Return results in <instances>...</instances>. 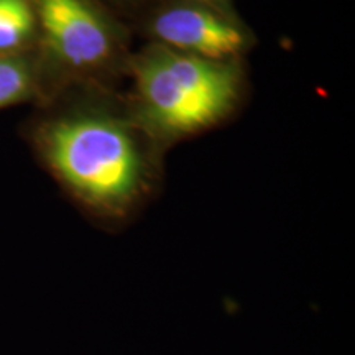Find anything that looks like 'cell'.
<instances>
[{
    "label": "cell",
    "instance_id": "cell-1",
    "mask_svg": "<svg viewBox=\"0 0 355 355\" xmlns=\"http://www.w3.org/2000/svg\"><path fill=\"white\" fill-rule=\"evenodd\" d=\"M139 125L105 110L73 107L32 125L33 150L89 214L125 220L150 191L152 159Z\"/></svg>",
    "mask_w": 355,
    "mask_h": 355
},
{
    "label": "cell",
    "instance_id": "cell-3",
    "mask_svg": "<svg viewBox=\"0 0 355 355\" xmlns=\"http://www.w3.org/2000/svg\"><path fill=\"white\" fill-rule=\"evenodd\" d=\"M35 48L55 92L107 76L125 61L122 21L97 0H35Z\"/></svg>",
    "mask_w": 355,
    "mask_h": 355
},
{
    "label": "cell",
    "instance_id": "cell-5",
    "mask_svg": "<svg viewBox=\"0 0 355 355\" xmlns=\"http://www.w3.org/2000/svg\"><path fill=\"white\" fill-rule=\"evenodd\" d=\"M55 94L37 48L20 55L0 56V109L46 101Z\"/></svg>",
    "mask_w": 355,
    "mask_h": 355
},
{
    "label": "cell",
    "instance_id": "cell-4",
    "mask_svg": "<svg viewBox=\"0 0 355 355\" xmlns=\"http://www.w3.org/2000/svg\"><path fill=\"white\" fill-rule=\"evenodd\" d=\"M152 43L214 61H239L254 43L241 19L194 0H158L145 13Z\"/></svg>",
    "mask_w": 355,
    "mask_h": 355
},
{
    "label": "cell",
    "instance_id": "cell-7",
    "mask_svg": "<svg viewBox=\"0 0 355 355\" xmlns=\"http://www.w3.org/2000/svg\"><path fill=\"white\" fill-rule=\"evenodd\" d=\"M105 8H109L119 19L128 15H137V13H145L150 7L158 0H97Z\"/></svg>",
    "mask_w": 355,
    "mask_h": 355
},
{
    "label": "cell",
    "instance_id": "cell-8",
    "mask_svg": "<svg viewBox=\"0 0 355 355\" xmlns=\"http://www.w3.org/2000/svg\"><path fill=\"white\" fill-rule=\"evenodd\" d=\"M194 2H199L202 3V6L214 8L216 12H219L225 17H230V19H239L232 0H194Z\"/></svg>",
    "mask_w": 355,
    "mask_h": 355
},
{
    "label": "cell",
    "instance_id": "cell-2",
    "mask_svg": "<svg viewBox=\"0 0 355 355\" xmlns=\"http://www.w3.org/2000/svg\"><path fill=\"white\" fill-rule=\"evenodd\" d=\"M132 121L152 140L173 141L224 122L242 101L239 61H214L150 43L128 60Z\"/></svg>",
    "mask_w": 355,
    "mask_h": 355
},
{
    "label": "cell",
    "instance_id": "cell-6",
    "mask_svg": "<svg viewBox=\"0 0 355 355\" xmlns=\"http://www.w3.org/2000/svg\"><path fill=\"white\" fill-rule=\"evenodd\" d=\"M37 38L35 0H0V56L32 51Z\"/></svg>",
    "mask_w": 355,
    "mask_h": 355
}]
</instances>
